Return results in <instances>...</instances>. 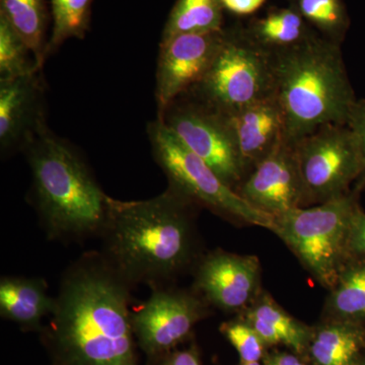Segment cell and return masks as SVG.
Here are the masks:
<instances>
[{
    "instance_id": "cell-1",
    "label": "cell",
    "mask_w": 365,
    "mask_h": 365,
    "mask_svg": "<svg viewBox=\"0 0 365 365\" xmlns=\"http://www.w3.org/2000/svg\"><path fill=\"white\" fill-rule=\"evenodd\" d=\"M132 287L101 252L64 271L54 311L39 333L52 365H139Z\"/></svg>"
},
{
    "instance_id": "cell-2",
    "label": "cell",
    "mask_w": 365,
    "mask_h": 365,
    "mask_svg": "<svg viewBox=\"0 0 365 365\" xmlns=\"http://www.w3.org/2000/svg\"><path fill=\"white\" fill-rule=\"evenodd\" d=\"M197 207L170 187L145 200L109 196L101 253L132 287L172 284L201 257Z\"/></svg>"
},
{
    "instance_id": "cell-3",
    "label": "cell",
    "mask_w": 365,
    "mask_h": 365,
    "mask_svg": "<svg viewBox=\"0 0 365 365\" xmlns=\"http://www.w3.org/2000/svg\"><path fill=\"white\" fill-rule=\"evenodd\" d=\"M32 173V203L52 241L100 235L109 196L78 150L45 127L25 150Z\"/></svg>"
},
{
    "instance_id": "cell-4",
    "label": "cell",
    "mask_w": 365,
    "mask_h": 365,
    "mask_svg": "<svg viewBox=\"0 0 365 365\" xmlns=\"http://www.w3.org/2000/svg\"><path fill=\"white\" fill-rule=\"evenodd\" d=\"M275 95L284 113L287 143L292 145L324 125L347 124L357 98L341 45L314 33L276 53Z\"/></svg>"
},
{
    "instance_id": "cell-5",
    "label": "cell",
    "mask_w": 365,
    "mask_h": 365,
    "mask_svg": "<svg viewBox=\"0 0 365 365\" xmlns=\"http://www.w3.org/2000/svg\"><path fill=\"white\" fill-rule=\"evenodd\" d=\"M359 194L354 188L328 202L273 216L271 232L292 250L312 277L329 290L352 259L348 244L353 216L360 207Z\"/></svg>"
},
{
    "instance_id": "cell-6",
    "label": "cell",
    "mask_w": 365,
    "mask_h": 365,
    "mask_svg": "<svg viewBox=\"0 0 365 365\" xmlns=\"http://www.w3.org/2000/svg\"><path fill=\"white\" fill-rule=\"evenodd\" d=\"M187 95L222 114L234 115L275 95V54L257 44L246 28L225 29L210 68Z\"/></svg>"
},
{
    "instance_id": "cell-7",
    "label": "cell",
    "mask_w": 365,
    "mask_h": 365,
    "mask_svg": "<svg viewBox=\"0 0 365 365\" xmlns=\"http://www.w3.org/2000/svg\"><path fill=\"white\" fill-rule=\"evenodd\" d=\"M148 133L153 158L165 173L170 188L230 222L271 230L273 216L247 202L160 120L148 125Z\"/></svg>"
},
{
    "instance_id": "cell-8",
    "label": "cell",
    "mask_w": 365,
    "mask_h": 365,
    "mask_svg": "<svg viewBox=\"0 0 365 365\" xmlns=\"http://www.w3.org/2000/svg\"><path fill=\"white\" fill-rule=\"evenodd\" d=\"M294 150L304 192L302 207L349 193L361 173L359 145L347 124L324 125L297 141Z\"/></svg>"
},
{
    "instance_id": "cell-9",
    "label": "cell",
    "mask_w": 365,
    "mask_h": 365,
    "mask_svg": "<svg viewBox=\"0 0 365 365\" xmlns=\"http://www.w3.org/2000/svg\"><path fill=\"white\" fill-rule=\"evenodd\" d=\"M158 120L237 192L246 172L227 115L185 93Z\"/></svg>"
},
{
    "instance_id": "cell-10",
    "label": "cell",
    "mask_w": 365,
    "mask_h": 365,
    "mask_svg": "<svg viewBox=\"0 0 365 365\" xmlns=\"http://www.w3.org/2000/svg\"><path fill=\"white\" fill-rule=\"evenodd\" d=\"M207 314L208 304L193 289L172 284L151 287L150 297L131 312L138 349L148 361L177 349Z\"/></svg>"
},
{
    "instance_id": "cell-11",
    "label": "cell",
    "mask_w": 365,
    "mask_h": 365,
    "mask_svg": "<svg viewBox=\"0 0 365 365\" xmlns=\"http://www.w3.org/2000/svg\"><path fill=\"white\" fill-rule=\"evenodd\" d=\"M193 290L208 306L241 314L262 292L260 261L220 249L201 255L194 266Z\"/></svg>"
},
{
    "instance_id": "cell-12",
    "label": "cell",
    "mask_w": 365,
    "mask_h": 365,
    "mask_svg": "<svg viewBox=\"0 0 365 365\" xmlns=\"http://www.w3.org/2000/svg\"><path fill=\"white\" fill-rule=\"evenodd\" d=\"M225 29L186 33L160 41L157 68L158 118L204 78L222 47Z\"/></svg>"
},
{
    "instance_id": "cell-13",
    "label": "cell",
    "mask_w": 365,
    "mask_h": 365,
    "mask_svg": "<svg viewBox=\"0 0 365 365\" xmlns=\"http://www.w3.org/2000/svg\"><path fill=\"white\" fill-rule=\"evenodd\" d=\"M43 71L0 81V148L2 155L24 151L45 127Z\"/></svg>"
},
{
    "instance_id": "cell-14",
    "label": "cell",
    "mask_w": 365,
    "mask_h": 365,
    "mask_svg": "<svg viewBox=\"0 0 365 365\" xmlns=\"http://www.w3.org/2000/svg\"><path fill=\"white\" fill-rule=\"evenodd\" d=\"M237 193L271 216L302 207L304 192L294 145L284 141L278 146L250 173Z\"/></svg>"
},
{
    "instance_id": "cell-15",
    "label": "cell",
    "mask_w": 365,
    "mask_h": 365,
    "mask_svg": "<svg viewBox=\"0 0 365 365\" xmlns=\"http://www.w3.org/2000/svg\"><path fill=\"white\" fill-rule=\"evenodd\" d=\"M234 130L246 177L287 141L284 113L276 95L227 115Z\"/></svg>"
},
{
    "instance_id": "cell-16",
    "label": "cell",
    "mask_w": 365,
    "mask_h": 365,
    "mask_svg": "<svg viewBox=\"0 0 365 365\" xmlns=\"http://www.w3.org/2000/svg\"><path fill=\"white\" fill-rule=\"evenodd\" d=\"M55 307V297L41 277L6 276L0 281V316L23 331L40 333Z\"/></svg>"
},
{
    "instance_id": "cell-17",
    "label": "cell",
    "mask_w": 365,
    "mask_h": 365,
    "mask_svg": "<svg viewBox=\"0 0 365 365\" xmlns=\"http://www.w3.org/2000/svg\"><path fill=\"white\" fill-rule=\"evenodd\" d=\"M241 318L253 327L267 347L284 345L299 355L307 351L314 328L290 316L271 295L262 292Z\"/></svg>"
},
{
    "instance_id": "cell-18",
    "label": "cell",
    "mask_w": 365,
    "mask_h": 365,
    "mask_svg": "<svg viewBox=\"0 0 365 365\" xmlns=\"http://www.w3.org/2000/svg\"><path fill=\"white\" fill-rule=\"evenodd\" d=\"M246 31L257 44L273 54L292 49L316 33L294 6L269 9L263 18L254 19Z\"/></svg>"
},
{
    "instance_id": "cell-19",
    "label": "cell",
    "mask_w": 365,
    "mask_h": 365,
    "mask_svg": "<svg viewBox=\"0 0 365 365\" xmlns=\"http://www.w3.org/2000/svg\"><path fill=\"white\" fill-rule=\"evenodd\" d=\"M361 341L354 323L326 319L314 328L307 352L314 365H351Z\"/></svg>"
},
{
    "instance_id": "cell-20",
    "label": "cell",
    "mask_w": 365,
    "mask_h": 365,
    "mask_svg": "<svg viewBox=\"0 0 365 365\" xmlns=\"http://www.w3.org/2000/svg\"><path fill=\"white\" fill-rule=\"evenodd\" d=\"M0 14L32 50L36 62L43 69L49 26L48 0H0Z\"/></svg>"
},
{
    "instance_id": "cell-21",
    "label": "cell",
    "mask_w": 365,
    "mask_h": 365,
    "mask_svg": "<svg viewBox=\"0 0 365 365\" xmlns=\"http://www.w3.org/2000/svg\"><path fill=\"white\" fill-rule=\"evenodd\" d=\"M326 319L356 323L365 319V258H352L327 299Z\"/></svg>"
},
{
    "instance_id": "cell-22",
    "label": "cell",
    "mask_w": 365,
    "mask_h": 365,
    "mask_svg": "<svg viewBox=\"0 0 365 365\" xmlns=\"http://www.w3.org/2000/svg\"><path fill=\"white\" fill-rule=\"evenodd\" d=\"M223 11L222 0H177L165 21L160 41L181 34L222 30Z\"/></svg>"
},
{
    "instance_id": "cell-23",
    "label": "cell",
    "mask_w": 365,
    "mask_h": 365,
    "mask_svg": "<svg viewBox=\"0 0 365 365\" xmlns=\"http://www.w3.org/2000/svg\"><path fill=\"white\" fill-rule=\"evenodd\" d=\"M53 21L46 60L67 40L85 39L91 25L93 0H49Z\"/></svg>"
},
{
    "instance_id": "cell-24",
    "label": "cell",
    "mask_w": 365,
    "mask_h": 365,
    "mask_svg": "<svg viewBox=\"0 0 365 365\" xmlns=\"http://www.w3.org/2000/svg\"><path fill=\"white\" fill-rule=\"evenodd\" d=\"M294 6L314 32L330 42L342 44L350 26L343 0H294Z\"/></svg>"
},
{
    "instance_id": "cell-25",
    "label": "cell",
    "mask_w": 365,
    "mask_h": 365,
    "mask_svg": "<svg viewBox=\"0 0 365 365\" xmlns=\"http://www.w3.org/2000/svg\"><path fill=\"white\" fill-rule=\"evenodd\" d=\"M40 69L32 50L0 14V81L20 78Z\"/></svg>"
},
{
    "instance_id": "cell-26",
    "label": "cell",
    "mask_w": 365,
    "mask_h": 365,
    "mask_svg": "<svg viewBox=\"0 0 365 365\" xmlns=\"http://www.w3.org/2000/svg\"><path fill=\"white\" fill-rule=\"evenodd\" d=\"M220 331L237 350L242 364L259 362L265 356L267 345L251 325L242 318L225 322Z\"/></svg>"
},
{
    "instance_id": "cell-27",
    "label": "cell",
    "mask_w": 365,
    "mask_h": 365,
    "mask_svg": "<svg viewBox=\"0 0 365 365\" xmlns=\"http://www.w3.org/2000/svg\"><path fill=\"white\" fill-rule=\"evenodd\" d=\"M348 126L351 129L357 145H359L360 160H361V173L355 182L354 188L360 192L365 190V100H357L350 110L347 121Z\"/></svg>"
},
{
    "instance_id": "cell-28",
    "label": "cell",
    "mask_w": 365,
    "mask_h": 365,
    "mask_svg": "<svg viewBox=\"0 0 365 365\" xmlns=\"http://www.w3.org/2000/svg\"><path fill=\"white\" fill-rule=\"evenodd\" d=\"M348 246L351 258H365V213L360 207L353 216Z\"/></svg>"
},
{
    "instance_id": "cell-29",
    "label": "cell",
    "mask_w": 365,
    "mask_h": 365,
    "mask_svg": "<svg viewBox=\"0 0 365 365\" xmlns=\"http://www.w3.org/2000/svg\"><path fill=\"white\" fill-rule=\"evenodd\" d=\"M148 365H202L200 357L195 348L192 347L186 350H173L163 356L158 357L151 361Z\"/></svg>"
},
{
    "instance_id": "cell-30",
    "label": "cell",
    "mask_w": 365,
    "mask_h": 365,
    "mask_svg": "<svg viewBox=\"0 0 365 365\" xmlns=\"http://www.w3.org/2000/svg\"><path fill=\"white\" fill-rule=\"evenodd\" d=\"M223 9L237 16H249L258 11L266 0H222Z\"/></svg>"
},
{
    "instance_id": "cell-31",
    "label": "cell",
    "mask_w": 365,
    "mask_h": 365,
    "mask_svg": "<svg viewBox=\"0 0 365 365\" xmlns=\"http://www.w3.org/2000/svg\"><path fill=\"white\" fill-rule=\"evenodd\" d=\"M263 365H307L299 354L290 352H273L265 354Z\"/></svg>"
},
{
    "instance_id": "cell-32",
    "label": "cell",
    "mask_w": 365,
    "mask_h": 365,
    "mask_svg": "<svg viewBox=\"0 0 365 365\" xmlns=\"http://www.w3.org/2000/svg\"><path fill=\"white\" fill-rule=\"evenodd\" d=\"M240 365H263V364H261L260 361H259V362H249V364H242V362H241V364H240Z\"/></svg>"
},
{
    "instance_id": "cell-33",
    "label": "cell",
    "mask_w": 365,
    "mask_h": 365,
    "mask_svg": "<svg viewBox=\"0 0 365 365\" xmlns=\"http://www.w3.org/2000/svg\"><path fill=\"white\" fill-rule=\"evenodd\" d=\"M351 365H365V364H354V362H353Z\"/></svg>"
}]
</instances>
